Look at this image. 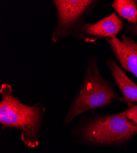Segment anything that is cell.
<instances>
[{"mask_svg":"<svg viewBox=\"0 0 137 153\" xmlns=\"http://www.w3.org/2000/svg\"><path fill=\"white\" fill-rule=\"evenodd\" d=\"M112 7L119 16L127 20L129 23L137 24V1L115 0Z\"/></svg>","mask_w":137,"mask_h":153,"instance_id":"cell-8","label":"cell"},{"mask_svg":"<svg viewBox=\"0 0 137 153\" xmlns=\"http://www.w3.org/2000/svg\"><path fill=\"white\" fill-rule=\"evenodd\" d=\"M122 36L121 40L116 37L106 41L123 69L132 73L137 79V41L125 34Z\"/></svg>","mask_w":137,"mask_h":153,"instance_id":"cell-6","label":"cell"},{"mask_svg":"<svg viewBox=\"0 0 137 153\" xmlns=\"http://www.w3.org/2000/svg\"><path fill=\"white\" fill-rule=\"evenodd\" d=\"M123 29V21L113 13L95 23L85 22L78 32L75 39L92 43L100 38L113 39Z\"/></svg>","mask_w":137,"mask_h":153,"instance_id":"cell-5","label":"cell"},{"mask_svg":"<svg viewBox=\"0 0 137 153\" xmlns=\"http://www.w3.org/2000/svg\"><path fill=\"white\" fill-rule=\"evenodd\" d=\"M0 123L3 128L15 127L22 131L21 139L27 146L33 148L40 144V132L45 112L40 104L29 106L22 103L12 94L9 84L3 83L0 88Z\"/></svg>","mask_w":137,"mask_h":153,"instance_id":"cell-1","label":"cell"},{"mask_svg":"<svg viewBox=\"0 0 137 153\" xmlns=\"http://www.w3.org/2000/svg\"><path fill=\"white\" fill-rule=\"evenodd\" d=\"M136 134L137 124L127 118L124 111L94 118L81 132L86 141L102 145L123 143Z\"/></svg>","mask_w":137,"mask_h":153,"instance_id":"cell-3","label":"cell"},{"mask_svg":"<svg viewBox=\"0 0 137 153\" xmlns=\"http://www.w3.org/2000/svg\"><path fill=\"white\" fill-rule=\"evenodd\" d=\"M126 30L131 34L137 35V24L133 25L129 23L126 25Z\"/></svg>","mask_w":137,"mask_h":153,"instance_id":"cell-10","label":"cell"},{"mask_svg":"<svg viewBox=\"0 0 137 153\" xmlns=\"http://www.w3.org/2000/svg\"><path fill=\"white\" fill-rule=\"evenodd\" d=\"M57 10V22L52 35L54 42L68 37L75 38L85 23V19L95 7L98 1L94 0H54Z\"/></svg>","mask_w":137,"mask_h":153,"instance_id":"cell-4","label":"cell"},{"mask_svg":"<svg viewBox=\"0 0 137 153\" xmlns=\"http://www.w3.org/2000/svg\"><path fill=\"white\" fill-rule=\"evenodd\" d=\"M127 118L137 124V105L132 106L128 110L124 111Z\"/></svg>","mask_w":137,"mask_h":153,"instance_id":"cell-9","label":"cell"},{"mask_svg":"<svg viewBox=\"0 0 137 153\" xmlns=\"http://www.w3.org/2000/svg\"><path fill=\"white\" fill-rule=\"evenodd\" d=\"M116 98L113 88L99 70L97 57L92 56L87 65L79 91L68 111L64 124H69L87 111L107 105Z\"/></svg>","mask_w":137,"mask_h":153,"instance_id":"cell-2","label":"cell"},{"mask_svg":"<svg viewBox=\"0 0 137 153\" xmlns=\"http://www.w3.org/2000/svg\"><path fill=\"white\" fill-rule=\"evenodd\" d=\"M106 64L112 76L124 96L123 100L129 107H131L133 103L137 102V85L128 77L114 59L108 58Z\"/></svg>","mask_w":137,"mask_h":153,"instance_id":"cell-7","label":"cell"}]
</instances>
